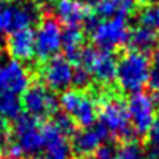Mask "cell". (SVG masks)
Segmentation results:
<instances>
[{
    "label": "cell",
    "instance_id": "1",
    "mask_svg": "<svg viewBox=\"0 0 159 159\" xmlns=\"http://www.w3.org/2000/svg\"><path fill=\"white\" fill-rule=\"evenodd\" d=\"M152 71L150 59L148 53L131 50L116 62V81L119 89L125 93H139L142 91L149 81Z\"/></svg>",
    "mask_w": 159,
    "mask_h": 159
},
{
    "label": "cell",
    "instance_id": "2",
    "mask_svg": "<svg viewBox=\"0 0 159 159\" xmlns=\"http://www.w3.org/2000/svg\"><path fill=\"white\" fill-rule=\"evenodd\" d=\"M12 137V142L27 158H35L44 150V139L40 121L28 114H21L15 119Z\"/></svg>",
    "mask_w": 159,
    "mask_h": 159
},
{
    "label": "cell",
    "instance_id": "3",
    "mask_svg": "<svg viewBox=\"0 0 159 159\" xmlns=\"http://www.w3.org/2000/svg\"><path fill=\"white\" fill-rule=\"evenodd\" d=\"M59 106L66 115L83 128H89L96 124L97 105L96 100L81 90H65L59 99Z\"/></svg>",
    "mask_w": 159,
    "mask_h": 159
},
{
    "label": "cell",
    "instance_id": "4",
    "mask_svg": "<svg viewBox=\"0 0 159 159\" xmlns=\"http://www.w3.org/2000/svg\"><path fill=\"white\" fill-rule=\"evenodd\" d=\"M75 63L77 66L84 68L100 84L108 85L114 83L116 78V61L112 52L93 49V47H83Z\"/></svg>",
    "mask_w": 159,
    "mask_h": 159
},
{
    "label": "cell",
    "instance_id": "5",
    "mask_svg": "<svg viewBox=\"0 0 159 159\" xmlns=\"http://www.w3.org/2000/svg\"><path fill=\"white\" fill-rule=\"evenodd\" d=\"M0 7L7 35L15 31L33 28L40 19L39 6L28 0H0Z\"/></svg>",
    "mask_w": 159,
    "mask_h": 159
},
{
    "label": "cell",
    "instance_id": "6",
    "mask_svg": "<svg viewBox=\"0 0 159 159\" xmlns=\"http://www.w3.org/2000/svg\"><path fill=\"white\" fill-rule=\"evenodd\" d=\"M90 33L91 40L97 46V49L112 52L128 43L130 28L124 16H115L106 18L102 22H97Z\"/></svg>",
    "mask_w": 159,
    "mask_h": 159
},
{
    "label": "cell",
    "instance_id": "7",
    "mask_svg": "<svg viewBox=\"0 0 159 159\" xmlns=\"http://www.w3.org/2000/svg\"><path fill=\"white\" fill-rule=\"evenodd\" d=\"M97 115L100 119V124L106 128L109 136L125 140L131 139L134 131L131 128L128 111L124 102H121L119 99H108L102 103Z\"/></svg>",
    "mask_w": 159,
    "mask_h": 159
},
{
    "label": "cell",
    "instance_id": "8",
    "mask_svg": "<svg viewBox=\"0 0 159 159\" xmlns=\"http://www.w3.org/2000/svg\"><path fill=\"white\" fill-rule=\"evenodd\" d=\"M21 103L25 112L39 121L56 115L59 109V100L55 93L41 84L30 85L22 93Z\"/></svg>",
    "mask_w": 159,
    "mask_h": 159
},
{
    "label": "cell",
    "instance_id": "9",
    "mask_svg": "<svg viewBox=\"0 0 159 159\" xmlns=\"http://www.w3.org/2000/svg\"><path fill=\"white\" fill-rule=\"evenodd\" d=\"M35 56L40 61H49L62 49V28L56 18H44L34 31Z\"/></svg>",
    "mask_w": 159,
    "mask_h": 159
},
{
    "label": "cell",
    "instance_id": "10",
    "mask_svg": "<svg viewBox=\"0 0 159 159\" xmlns=\"http://www.w3.org/2000/svg\"><path fill=\"white\" fill-rule=\"evenodd\" d=\"M127 111L133 131L140 136L148 134V131L155 122V114H156V106L152 96L143 91L131 94L127 103Z\"/></svg>",
    "mask_w": 159,
    "mask_h": 159
},
{
    "label": "cell",
    "instance_id": "11",
    "mask_svg": "<svg viewBox=\"0 0 159 159\" xmlns=\"http://www.w3.org/2000/svg\"><path fill=\"white\" fill-rule=\"evenodd\" d=\"M41 80L52 91H65L74 84V66L65 56L50 57L41 69Z\"/></svg>",
    "mask_w": 159,
    "mask_h": 159
},
{
    "label": "cell",
    "instance_id": "12",
    "mask_svg": "<svg viewBox=\"0 0 159 159\" xmlns=\"http://www.w3.org/2000/svg\"><path fill=\"white\" fill-rule=\"evenodd\" d=\"M30 87V72L15 59L0 61V94L21 96Z\"/></svg>",
    "mask_w": 159,
    "mask_h": 159
},
{
    "label": "cell",
    "instance_id": "13",
    "mask_svg": "<svg viewBox=\"0 0 159 159\" xmlns=\"http://www.w3.org/2000/svg\"><path fill=\"white\" fill-rule=\"evenodd\" d=\"M109 133L102 124L93 125L89 128H83L75 133L72 139V152L80 158H90L96 153V150L109 140Z\"/></svg>",
    "mask_w": 159,
    "mask_h": 159
},
{
    "label": "cell",
    "instance_id": "14",
    "mask_svg": "<svg viewBox=\"0 0 159 159\" xmlns=\"http://www.w3.org/2000/svg\"><path fill=\"white\" fill-rule=\"evenodd\" d=\"M43 139H44V155L43 159H69L71 158V148L68 144L66 137L56 128L53 122L41 125Z\"/></svg>",
    "mask_w": 159,
    "mask_h": 159
},
{
    "label": "cell",
    "instance_id": "15",
    "mask_svg": "<svg viewBox=\"0 0 159 159\" xmlns=\"http://www.w3.org/2000/svg\"><path fill=\"white\" fill-rule=\"evenodd\" d=\"M55 15L66 28H80L84 25L90 12L78 0H57L55 3Z\"/></svg>",
    "mask_w": 159,
    "mask_h": 159
},
{
    "label": "cell",
    "instance_id": "16",
    "mask_svg": "<svg viewBox=\"0 0 159 159\" xmlns=\"http://www.w3.org/2000/svg\"><path fill=\"white\" fill-rule=\"evenodd\" d=\"M7 52L12 59L19 62H28L35 56L34 47V30L27 28L21 31H15L9 34V39L6 41Z\"/></svg>",
    "mask_w": 159,
    "mask_h": 159
},
{
    "label": "cell",
    "instance_id": "17",
    "mask_svg": "<svg viewBox=\"0 0 159 159\" xmlns=\"http://www.w3.org/2000/svg\"><path fill=\"white\" fill-rule=\"evenodd\" d=\"M139 0H99L96 7V13L103 19L115 16L127 18L136 11Z\"/></svg>",
    "mask_w": 159,
    "mask_h": 159
},
{
    "label": "cell",
    "instance_id": "18",
    "mask_svg": "<svg viewBox=\"0 0 159 159\" xmlns=\"http://www.w3.org/2000/svg\"><path fill=\"white\" fill-rule=\"evenodd\" d=\"M159 43V34L155 33L153 30L139 25L134 30L130 31L128 35V44L137 52L142 53H148V52L153 50Z\"/></svg>",
    "mask_w": 159,
    "mask_h": 159
},
{
    "label": "cell",
    "instance_id": "19",
    "mask_svg": "<svg viewBox=\"0 0 159 159\" xmlns=\"http://www.w3.org/2000/svg\"><path fill=\"white\" fill-rule=\"evenodd\" d=\"M83 31L80 28H66L62 31V49L71 63H75L83 50Z\"/></svg>",
    "mask_w": 159,
    "mask_h": 159
},
{
    "label": "cell",
    "instance_id": "20",
    "mask_svg": "<svg viewBox=\"0 0 159 159\" xmlns=\"http://www.w3.org/2000/svg\"><path fill=\"white\" fill-rule=\"evenodd\" d=\"M22 114V103L16 94H0V116L15 119Z\"/></svg>",
    "mask_w": 159,
    "mask_h": 159
},
{
    "label": "cell",
    "instance_id": "21",
    "mask_svg": "<svg viewBox=\"0 0 159 159\" xmlns=\"http://www.w3.org/2000/svg\"><path fill=\"white\" fill-rule=\"evenodd\" d=\"M139 22L159 34V3H150L143 7L139 15Z\"/></svg>",
    "mask_w": 159,
    "mask_h": 159
},
{
    "label": "cell",
    "instance_id": "22",
    "mask_svg": "<svg viewBox=\"0 0 159 159\" xmlns=\"http://www.w3.org/2000/svg\"><path fill=\"white\" fill-rule=\"evenodd\" d=\"M144 155H143L142 148L139 146V143L136 142H125L121 148L115 152L114 159H143Z\"/></svg>",
    "mask_w": 159,
    "mask_h": 159
},
{
    "label": "cell",
    "instance_id": "23",
    "mask_svg": "<svg viewBox=\"0 0 159 159\" xmlns=\"http://www.w3.org/2000/svg\"><path fill=\"white\" fill-rule=\"evenodd\" d=\"M52 122L56 125V128L61 131L65 137L74 136L75 133H77V131H75V128H77L75 121L66 114H56L55 115V119H53Z\"/></svg>",
    "mask_w": 159,
    "mask_h": 159
},
{
    "label": "cell",
    "instance_id": "24",
    "mask_svg": "<svg viewBox=\"0 0 159 159\" xmlns=\"http://www.w3.org/2000/svg\"><path fill=\"white\" fill-rule=\"evenodd\" d=\"M148 142L150 148V156L155 159L159 158V119H155L150 130L148 131Z\"/></svg>",
    "mask_w": 159,
    "mask_h": 159
},
{
    "label": "cell",
    "instance_id": "25",
    "mask_svg": "<svg viewBox=\"0 0 159 159\" xmlns=\"http://www.w3.org/2000/svg\"><path fill=\"white\" fill-rule=\"evenodd\" d=\"M90 77L91 75L85 71L84 68L81 66H75L74 68V84L78 87V89H84L89 85L90 83Z\"/></svg>",
    "mask_w": 159,
    "mask_h": 159
},
{
    "label": "cell",
    "instance_id": "26",
    "mask_svg": "<svg viewBox=\"0 0 159 159\" xmlns=\"http://www.w3.org/2000/svg\"><path fill=\"white\" fill-rule=\"evenodd\" d=\"M148 85L153 91H158L159 90V66H156V68H153L152 71H150Z\"/></svg>",
    "mask_w": 159,
    "mask_h": 159
},
{
    "label": "cell",
    "instance_id": "27",
    "mask_svg": "<svg viewBox=\"0 0 159 159\" xmlns=\"http://www.w3.org/2000/svg\"><path fill=\"white\" fill-rule=\"evenodd\" d=\"M9 133V125H7V119L0 116V134H6Z\"/></svg>",
    "mask_w": 159,
    "mask_h": 159
},
{
    "label": "cell",
    "instance_id": "28",
    "mask_svg": "<svg viewBox=\"0 0 159 159\" xmlns=\"http://www.w3.org/2000/svg\"><path fill=\"white\" fill-rule=\"evenodd\" d=\"M78 2H81L83 5H85L87 7H89V6H96L99 0H78Z\"/></svg>",
    "mask_w": 159,
    "mask_h": 159
},
{
    "label": "cell",
    "instance_id": "29",
    "mask_svg": "<svg viewBox=\"0 0 159 159\" xmlns=\"http://www.w3.org/2000/svg\"><path fill=\"white\" fill-rule=\"evenodd\" d=\"M153 61L156 63V66H159V44L155 47V53H153Z\"/></svg>",
    "mask_w": 159,
    "mask_h": 159
},
{
    "label": "cell",
    "instance_id": "30",
    "mask_svg": "<svg viewBox=\"0 0 159 159\" xmlns=\"http://www.w3.org/2000/svg\"><path fill=\"white\" fill-rule=\"evenodd\" d=\"M31 2H33V3H35V5L37 6H43V5H49V3H52V2H53V0H31Z\"/></svg>",
    "mask_w": 159,
    "mask_h": 159
},
{
    "label": "cell",
    "instance_id": "31",
    "mask_svg": "<svg viewBox=\"0 0 159 159\" xmlns=\"http://www.w3.org/2000/svg\"><path fill=\"white\" fill-rule=\"evenodd\" d=\"M152 99H153V103L156 108H159V90L158 91H153V96H152Z\"/></svg>",
    "mask_w": 159,
    "mask_h": 159
}]
</instances>
